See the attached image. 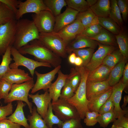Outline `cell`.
<instances>
[{"label":"cell","mask_w":128,"mask_h":128,"mask_svg":"<svg viewBox=\"0 0 128 128\" xmlns=\"http://www.w3.org/2000/svg\"><path fill=\"white\" fill-rule=\"evenodd\" d=\"M123 58L119 50H115L106 56L102 64L112 69L121 61Z\"/></svg>","instance_id":"cell-31"},{"label":"cell","mask_w":128,"mask_h":128,"mask_svg":"<svg viewBox=\"0 0 128 128\" xmlns=\"http://www.w3.org/2000/svg\"><path fill=\"white\" fill-rule=\"evenodd\" d=\"M20 1L18 0H0V1L5 4L15 14L17 12L18 5Z\"/></svg>","instance_id":"cell-49"},{"label":"cell","mask_w":128,"mask_h":128,"mask_svg":"<svg viewBox=\"0 0 128 128\" xmlns=\"http://www.w3.org/2000/svg\"><path fill=\"white\" fill-rule=\"evenodd\" d=\"M123 74V77L121 80L122 83L125 84L126 87L128 83V63H126L124 69Z\"/></svg>","instance_id":"cell-52"},{"label":"cell","mask_w":128,"mask_h":128,"mask_svg":"<svg viewBox=\"0 0 128 128\" xmlns=\"http://www.w3.org/2000/svg\"><path fill=\"white\" fill-rule=\"evenodd\" d=\"M0 103H1V101H0Z\"/></svg>","instance_id":"cell-58"},{"label":"cell","mask_w":128,"mask_h":128,"mask_svg":"<svg viewBox=\"0 0 128 128\" xmlns=\"http://www.w3.org/2000/svg\"><path fill=\"white\" fill-rule=\"evenodd\" d=\"M99 24L115 35L120 32L119 26L110 17H98Z\"/></svg>","instance_id":"cell-33"},{"label":"cell","mask_w":128,"mask_h":128,"mask_svg":"<svg viewBox=\"0 0 128 128\" xmlns=\"http://www.w3.org/2000/svg\"><path fill=\"white\" fill-rule=\"evenodd\" d=\"M11 47H8L2 55V60L0 64V79L10 69L9 66L13 59L11 57Z\"/></svg>","instance_id":"cell-35"},{"label":"cell","mask_w":128,"mask_h":128,"mask_svg":"<svg viewBox=\"0 0 128 128\" xmlns=\"http://www.w3.org/2000/svg\"><path fill=\"white\" fill-rule=\"evenodd\" d=\"M119 50L123 58L127 60L128 57V37L127 32L121 30L117 35H115Z\"/></svg>","instance_id":"cell-27"},{"label":"cell","mask_w":128,"mask_h":128,"mask_svg":"<svg viewBox=\"0 0 128 128\" xmlns=\"http://www.w3.org/2000/svg\"><path fill=\"white\" fill-rule=\"evenodd\" d=\"M100 114L98 112L87 111L85 114L84 122L87 126H93L97 123V118Z\"/></svg>","instance_id":"cell-43"},{"label":"cell","mask_w":128,"mask_h":128,"mask_svg":"<svg viewBox=\"0 0 128 128\" xmlns=\"http://www.w3.org/2000/svg\"><path fill=\"white\" fill-rule=\"evenodd\" d=\"M90 38L102 44L114 46L115 45V36L103 27L98 35Z\"/></svg>","instance_id":"cell-26"},{"label":"cell","mask_w":128,"mask_h":128,"mask_svg":"<svg viewBox=\"0 0 128 128\" xmlns=\"http://www.w3.org/2000/svg\"><path fill=\"white\" fill-rule=\"evenodd\" d=\"M116 119V115L114 110L101 114L97 117L96 120L100 127L105 128L107 127L110 123L113 122Z\"/></svg>","instance_id":"cell-37"},{"label":"cell","mask_w":128,"mask_h":128,"mask_svg":"<svg viewBox=\"0 0 128 128\" xmlns=\"http://www.w3.org/2000/svg\"><path fill=\"white\" fill-rule=\"evenodd\" d=\"M114 104L110 96L101 106L98 112L100 114L111 111L114 110Z\"/></svg>","instance_id":"cell-48"},{"label":"cell","mask_w":128,"mask_h":128,"mask_svg":"<svg viewBox=\"0 0 128 128\" xmlns=\"http://www.w3.org/2000/svg\"><path fill=\"white\" fill-rule=\"evenodd\" d=\"M67 78L75 93L80 83L81 79L80 74L75 68H72L70 69V73L68 75Z\"/></svg>","instance_id":"cell-40"},{"label":"cell","mask_w":128,"mask_h":128,"mask_svg":"<svg viewBox=\"0 0 128 128\" xmlns=\"http://www.w3.org/2000/svg\"><path fill=\"white\" fill-rule=\"evenodd\" d=\"M126 87V85L122 83L121 80L112 87L111 96L114 103V110L117 119L123 116L128 117V110H122L120 105L122 92Z\"/></svg>","instance_id":"cell-16"},{"label":"cell","mask_w":128,"mask_h":128,"mask_svg":"<svg viewBox=\"0 0 128 128\" xmlns=\"http://www.w3.org/2000/svg\"><path fill=\"white\" fill-rule=\"evenodd\" d=\"M112 87L107 91L92 98L89 101L88 108L90 111L98 112L101 106L110 97Z\"/></svg>","instance_id":"cell-23"},{"label":"cell","mask_w":128,"mask_h":128,"mask_svg":"<svg viewBox=\"0 0 128 128\" xmlns=\"http://www.w3.org/2000/svg\"><path fill=\"white\" fill-rule=\"evenodd\" d=\"M77 56L74 52H72L70 54L68 57L69 63L72 64H74L75 61Z\"/></svg>","instance_id":"cell-53"},{"label":"cell","mask_w":128,"mask_h":128,"mask_svg":"<svg viewBox=\"0 0 128 128\" xmlns=\"http://www.w3.org/2000/svg\"><path fill=\"white\" fill-rule=\"evenodd\" d=\"M26 105L22 101H17L15 111L7 119L14 123L23 126L25 128H29V125L27 123V119L25 116L23 109Z\"/></svg>","instance_id":"cell-21"},{"label":"cell","mask_w":128,"mask_h":128,"mask_svg":"<svg viewBox=\"0 0 128 128\" xmlns=\"http://www.w3.org/2000/svg\"><path fill=\"white\" fill-rule=\"evenodd\" d=\"M17 20H14L0 26V55L14 42Z\"/></svg>","instance_id":"cell-7"},{"label":"cell","mask_w":128,"mask_h":128,"mask_svg":"<svg viewBox=\"0 0 128 128\" xmlns=\"http://www.w3.org/2000/svg\"><path fill=\"white\" fill-rule=\"evenodd\" d=\"M46 6L55 17L60 14L61 10L67 4L65 0H43Z\"/></svg>","instance_id":"cell-29"},{"label":"cell","mask_w":128,"mask_h":128,"mask_svg":"<svg viewBox=\"0 0 128 128\" xmlns=\"http://www.w3.org/2000/svg\"><path fill=\"white\" fill-rule=\"evenodd\" d=\"M33 78L29 81L19 84H14L8 96L4 100L5 104L15 101H21L26 103L31 114L32 111V104L28 98L29 92L34 85Z\"/></svg>","instance_id":"cell-4"},{"label":"cell","mask_w":128,"mask_h":128,"mask_svg":"<svg viewBox=\"0 0 128 128\" xmlns=\"http://www.w3.org/2000/svg\"><path fill=\"white\" fill-rule=\"evenodd\" d=\"M96 16L89 8L84 12L79 13L77 16L76 20L79 21L85 29L90 25L92 20Z\"/></svg>","instance_id":"cell-36"},{"label":"cell","mask_w":128,"mask_h":128,"mask_svg":"<svg viewBox=\"0 0 128 128\" xmlns=\"http://www.w3.org/2000/svg\"><path fill=\"white\" fill-rule=\"evenodd\" d=\"M75 68L81 75V82L74 95L67 101L75 107L81 119H83L86 112L90 111L86 92V83L89 71L83 66H76Z\"/></svg>","instance_id":"cell-2"},{"label":"cell","mask_w":128,"mask_h":128,"mask_svg":"<svg viewBox=\"0 0 128 128\" xmlns=\"http://www.w3.org/2000/svg\"><path fill=\"white\" fill-rule=\"evenodd\" d=\"M79 12L67 7L65 11L55 17V22L53 31L57 33L63 28L72 23L76 19Z\"/></svg>","instance_id":"cell-14"},{"label":"cell","mask_w":128,"mask_h":128,"mask_svg":"<svg viewBox=\"0 0 128 128\" xmlns=\"http://www.w3.org/2000/svg\"><path fill=\"white\" fill-rule=\"evenodd\" d=\"M34 24L39 33H46L53 32L55 17L48 10L42 11L32 16Z\"/></svg>","instance_id":"cell-8"},{"label":"cell","mask_w":128,"mask_h":128,"mask_svg":"<svg viewBox=\"0 0 128 128\" xmlns=\"http://www.w3.org/2000/svg\"><path fill=\"white\" fill-rule=\"evenodd\" d=\"M110 6L109 0H98L90 8L98 17H107L109 16Z\"/></svg>","instance_id":"cell-25"},{"label":"cell","mask_w":128,"mask_h":128,"mask_svg":"<svg viewBox=\"0 0 128 128\" xmlns=\"http://www.w3.org/2000/svg\"><path fill=\"white\" fill-rule=\"evenodd\" d=\"M112 87L107 80L96 82L87 81L86 92L87 99L89 101L92 98L107 91Z\"/></svg>","instance_id":"cell-19"},{"label":"cell","mask_w":128,"mask_h":128,"mask_svg":"<svg viewBox=\"0 0 128 128\" xmlns=\"http://www.w3.org/2000/svg\"><path fill=\"white\" fill-rule=\"evenodd\" d=\"M84 29L81 23L75 20L72 23L55 33L63 39L67 46L78 35L81 34Z\"/></svg>","instance_id":"cell-13"},{"label":"cell","mask_w":128,"mask_h":128,"mask_svg":"<svg viewBox=\"0 0 128 128\" xmlns=\"http://www.w3.org/2000/svg\"><path fill=\"white\" fill-rule=\"evenodd\" d=\"M112 69L102 64L93 70L89 72L87 81L96 82L107 80Z\"/></svg>","instance_id":"cell-22"},{"label":"cell","mask_w":128,"mask_h":128,"mask_svg":"<svg viewBox=\"0 0 128 128\" xmlns=\"http://www.w3.org/2000/svg\"><path fill=\"white\" fill-rule=\"evenodd\" d=\"M21 126L7 119L0 120V128H21Z\"/></svg>","instance_id":"cell-50"},{"label":"cell","mask_w":128,"mask_h":128,"mask_svg":"<svg viewBox=\"0 0 128 128\" xmlns=\"http://www.w3.org/2000/svg\"><path fill=\"white\" fill-rule=\"evenodd\" d=\"M57 128V127H55V128Z\"/></svg>","instance_id":"cell-59"},{"label":"cell","mask_w":128,"mask_h":128,"mask_svg":"<svg viewBox=\"0 0 128 128\" xmlns=\"http://www.w3.org/2000/svg\"><path fill=\"white\" fill-rule=\"evenodd\" d=\"M99 43L90 38L79 35L67 46V54H71L75 50L86 48L95 49Z\"/></svg>","instance_id":"cell-17"},{"label":"cell","mask_w":128,"mask_h":128,"mask_svg":"<svg viewBox=\"0 0 128 128\" xmlns=\"http://www.w3.org/2000/svg\"><path fill=\"white\" fill-rule=\"evenodd\" d=\"M74 94L73 88L67 78L59 98L67 101L72 97Z\"/></svg>","instance_id":"cell-42"},{"label":"cell","mask_w":128,"mask_h":128,"mask_svg":"<svg viewBox=\"0 0 128 128\" xmlns=\"http://www.w3.org/2000/svg\"><path fill=\"white\" fill-rule=\"evenodd\" d=\"M110 1L109 17L121 28L123 27V22L116 0H111Z\"/></svg>","instance_id":"cell-34"},{"label":"cell","mask_w":128,"mask_h":128,"mask_svg":"<svg viewBox=\"0 0 128 128\" xmlns=\"http://www.w3.org/2000/svg\"><path fill=\"white\" fill-rule=\"evenodd\" d=\"M39 33L32 20L27 18L17 20L15 39L13 46L16 49L38 39Z\"/></svg>","instance_id":"cell-3"},{"label":"cell","mask_w":128,"mask_h":128,"mask_svg":"<svg viewBox=\"0 0 128 128\" xmlns=\"http://www.w3.org/2000/svg\"><path fill=\"white\" fill-rule=\"evenodd\" d=\"M68 7L79 13L84 12L90 8L86 0H65Z\"/></svg>","instance_id":"cell-39"},{"label":"cell","mask_w":128,"mask_h":128,"mask_svg":"<svg viewBox=\"0 0 128 128\" xmlns=\"http://www.w3.org/2000/svg\"><path fill=\"white\" fill-rule=\"evenodd\" d=\"M44 10L50 11L43 0H27L24 2L20 1L15 14V19L17 20L20 19L25 14L32 13L37 14Z\"/></svg>","instance_id":"cell-10"},{"label":"cell","mask_w":128,"mask_h":128,"mask_svg":"<svg viewBox=\"0 0 128 128\" xmlns=\"http://www.w3.org/2000/svg\"><path fill=\"white\" fill-rule=\"evenodd\" d=\"M57 73L58 76L57 79L54 82L51 84L48 90L52 101H56L59 99L61 89L68 76V74L63 73L60 69Z\"/></svg>","instance_id":"cell-20"},{"label":"cell","mask_w":128,"mask_h":128,"mask_svg":"<svg viewBox=\"0 0 128 128\" xmlns=\"http://www.w3.org/2000/svg\"><path fill=\"white\" fill-rule=\"evenodd\" d=\"M97 50L93 54L88 64L85 67L89 72L92 71L102 64L106 56L116 50L114 46L98 43Z\"/></svg>","instance_id":"cell-11"},{"label":"cell","mask_w":128,"mask_h":128,"mask_svg":"<svg viewBox=\"0 0 128 128\" xmlns=\"http://www.w3.org/2000/svg\"><path fill=\"white\" fill-rule=\"evenodd\" d=\"M80 119L72 118L64 121L61 128H83Z\"/></svg>","instance_id":"cell-46"},{"label":"cell","mask_w":128,"mask_h":128,"mask_svg":"<svg viewBox=\"0 0 128 128\" xmlns=\"http://www.w3.org/2000/svg\"><path fill=\"white\" fill-rule=\"evenodd\" d=\"M94 50L92 48H86L75 50L72 52L82 59L83 63L82 66L85 67L90 61Z\"/></svg>","instance_id":"cell-38"},{"label":"cell","mask_w":128,"mask_h":128,"mask_svg":"<svg viewBox=\"0 0 128 128\" xmlns=\"http://www.w3.org/2000/svg\"><path fill=\"white\" fill-rule=\"evenodd\" d=\"M16 20L13 11L6 5L0 1V26Z\"/></svg>","instance_id":"cell-30"},{"label":"cell","mask_w":128,"mask_h":128,"mask_svg":"<svg viewBox=\"0 0 128 128\" xmlns=\"http://www.w3.org/2000/svg\"><path fill=\"white\" fill-rule=\"evenodd\" d=\"M38 40L44 46L61 58L67 56V45L63 39L53 32L39 33Z\"/></svg>","instance_id":"cell-5"},{"label":"cell","mask_w":128,"mask_h":128,"mask_svg":"<svg viewBox=\"0 0 128 128\" xmlns=\"http://www.w3.org/2000/svg\"><path fill=\"white\" fill-rule=\"evenodd\" d=\"M117 4L123 19L124 22L127 20L128 15V0H116Z\"/></svg>","instance_id":"cell-45"},{"label":"cell","mask_w":128,"mask_h":128,"mask_svg":"<svg viewBox=\"0 0 128 128\" xmlns=\"http://www.w3.org/2000/svg\"><path fill=\"white\" fill-rule=\"evenodd\" d=\"M32 78L28 73L18 68H10L2 78L12 84L22 83Z\"/></svg>","instance_id":"cell-18"},{"label":"cell","mask_w":128,"mask_h":128,"mask_svg":"<svg viewBox=\"0 0 128 128\" xmlns=\"http://www.w3.org/2000/svg\"><path fill=\"white\" fill-rule=\"evenodd\" d=\"M83 61L82 59L80 57H76L74 62V64L76 67L82 66V65Z\"/></svg>","instance_id":"cell-54"},{"label":"cell","mask_w":128,"mask_h":128,"mask_svg":"<svg viewBox=\"0 0 128 128\" xmlns=\"http://www.w3.org/2000/svg\"><path fill=\"white\" fill-rule=\"evenodd\" d=\"M103 27L99 24L91 25L84 29L80 35L91 38L97 35L101 31Z\"/></svg>","instance_id":"cell-41"},{"label":"cell","mask_w":128,"mask_h":128,"mask_svg":"<svg viewBox=\"0 0 128 128\" xmlns=\"http://www.w3.org/2000/svg\"><path fill=\"white\" fill-rule=\"evenodd\" d=\"M111 128H124L119 127L113 124Z\"/></svg>","instance_id":"cell-57"},{"label":"cell","mask_w":128,"mask_h":128,"mask_svg":"<svg viewBox=\"0 0 128 128\" xmlns=\"http://www.w3.org/2000/svg\"><path fill=\"white\" fill-rule=\"evenodd\" d=\"M123 103L121 106L122 108L124 109V110H127L126 108V106L128 103V96L126 95L124 97Z\"/></svg>","instance_id":"cell-55"},{"label":"cell","mask_w":128,"mask_h":128,"mask_svg":"<svg viewBox=\"0 0 128 128\" xmlns=\"http://www.w3.org/2000/svg\"><path fill=\"white\" fill-rule=\"evenodd\" d=\"M28 97L32 99L36 106L37 112L43 119L52 100L48 90L43 94H39L38 92L35 94H29Z\"/></svg>","instance_id":"cell-15"},{"label":"cell","mask_w":128,"mask_h":128,"mask_svg":"<svg viewBox=\"0 0 128 128\" xmlns=\"http://www.w3.org/2000/svg\"><path fill=\"white\" fill-rule=\"evenodd\" d=\"M127 60L123 58L121 61L111 69L107 80L111 87H113L119 81Z\"/></svg>","instance_id":"cell-24"},{"label":"cell","mask_w":128,"mask_h":128,"mask_svg":"<svg viewBox=\"0 0 128 128\" xmlns=\"http://www.w3.org/2000/svg\"><path fill=\"white\" fill-rule=\"evenodd\" d=\"M116 119L113 124L125 128H128V117L125 116H120Z\"/></svg>","instance_id":"cell-51"},{"label":"cell","mask_w":128,"mask_h":128,"mask_svg":"<svg viewBox=\"0 0 128 128\" xmlns=\"http://www.w3.org/2000/svg\"><path fill=\"white\" fill-rule=\"evenodd\" d=\"M61 67V65H60L50 72L44 74L40 73L35 71V73L37 76V79L32 89L31 93L34 94L41 90H43L45 91L48 90Z\"/></svg>","instance_id":"cell-12"},{"label":"cell","mask_w":128,"mask_h":128,"mask_svg":"<svg viewBox=\"0 0 128 128\" xmlns=\"http://www.w3.org/2000/svg\"><path fill=\"white\" fill-rule=\"evenodd\" d=\"M12 85L2 79H0V100L8 96Z\"/></svg>","instance_id":"cell-44"},{"label":"cell","mask_w":128,"mask_h":128,"mask_svg":"<svg viewBox=\"0 0 128 128\" xmlns=\"http://www.w3.org/2000/svg\"><path fill=\"white\" fill-rule=\"evenodd\" d=\"M97 0H87L88 5L90 7L95 4L97 2Z\"/></svg>","instance_id":"cell-56"},{"label":"cell","mask_w":128,"mask_h":128,"mask_svg":"<svg viewBox=\"0 0 128 128\" xmlns=\"http://www.w3.org/2000/svg\"><path fill=\"white\" fill-rule=\"evenodd\" d=\"M18 50L23 55H32L36 61L49 63L55 68L60 65L62 63L61 58L46 48L38 39L31 41Z\"/></svg>","instance_id":"cell-1"},{"label":"cell","mask_w":128,"mask_h":128,"mask_svg":"<svg viewBox=\"0 0 128 128\" xmlns=\"http://www.w3.org/2000/svg\"><path fill=\"white\" fill-rule=\"evenodd\" d=\"M31 114L27 119L29 123V128H48L44 119L37 112L35 106L32 108Z\"/></svg>","instance_id":"cell-28"},{"label":"cell","mask_w":128,"mask_h":128,"mask_svg":"<svg viewBox=\"0 0 128 128\" xmlns=\"http://www.w3.org/2000/svg\"><path fill=\"white\" fill-rule=\"evenodd\" d=\"M11 52L14 62L10 64V68H17L20 66H24L28 70L32 77L37 68L42 66L51 67L49 63L38 61L25 57L13 46L11 47Z\"/></svg>","instance_id":"cell-6"},{"label":"cell","mask_w":128,"mask_h":128,"mask_svg":"<svg viewBox=\"0 0 128 128\" xmlns=\"http://www.w3.org/2000/svg\"><path fill=\"white\" fill-rule=\"evenodd\" d=\"M13 106L12 102L7 104L6 105L0 106V120L7 119L13 112Z\"/></svg>","instance_id":"cell-47"},{"label":"cell","mask_w":128,"mask_h":128,"mask_svg":"<svg viewBox=\"0 0 128 128\" xmlns=\"http://www.w3.org/2000/svg\"><path fill=\"white\" fill-rule=\"evenodd\" d=\"M53 111L51 102L49 104L47 113L43 119L48 128H52L54 124H57L59 128H61L64 121L55 115Z\"/></svg>","instance_id":"cell-32"},{"label":"cell","mask_w":128,"mask_h":128,"mask_svg":"<svg viewBox=\"0 0 128 128\" xmlns=\"http://www.w3.org/2000/svg\"><path fill=\"white\" fill-rule=\"evenodd\" d=\"M51 104L55 115L60 120L64 121L72 118L81 119L75 107L67 100L59 98L52 101Z\"/></svg>","instance_id":"cell-9"}]
</instances>
